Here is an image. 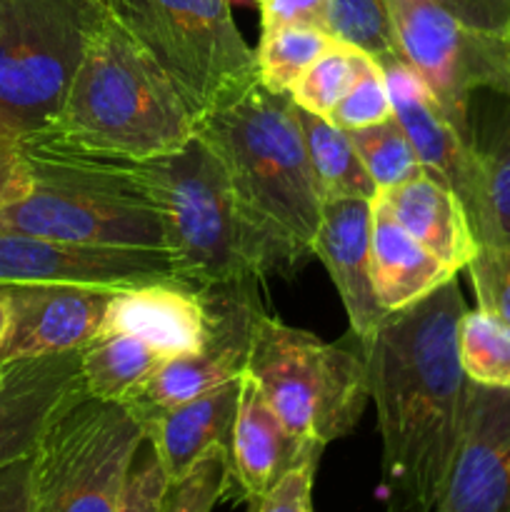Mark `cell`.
Segmentation results:
<instances>
[{
  "label": "cell",
  "instance_id": "cell-19",
  "mask_svg": "<svg viewBox=\"0 0 510 512\" xmlns=\"http://www.w3.org/2000/svg\"><path fill=\"white\" fill-rule=\"evenodd\" d=\"M80 388V350L5 365L0 370V468L33 453L50 418Z\"/></svg>",
  "mask_w": 510,
  "mask_h": 512
},
{
  "label": "cell",
  "instance_id": "cell-7",
  "mask_svg": "<svg viewBox=\"0 0 510 512\" xmlns=\"http://www.w3.org/2000/svg\"><path fill=\"white\" fill-rule=\"evenodd\" d=\"M105 15V0H0V138L55 123Z\"/></svg>",
  "mask_w": 510,
  "mask_h": 512
},
{
  "label": "cell",
  "instance_id": "cell-3",
  "mask_svg": "<svg viewBox=\"0 0 510 512\" xmlns=\"http://www.w3.org/2000/svg\"><path fill=\"white\" fill-rule=\"evenodd\" d=\"M193 133L175 85L108 8L58 118L40 135L100 158L150 160L180 150Z\"/></svg>",
  "mask_w": 510,
  "mask_h": 512
},
{
  "label": "cell",
  "instance_id": "cell-34",
  "mask_svg": "<svg viewBox=\"0 0 510 512\" xmlns=\"http://www.w3.org/2000/svg\"><path fill=\"white\" fill-rule=\"evenodd\" d=\"M168 483L170 480L165 475L163 463H160L153 443L145 438L133 460V470H130L120 512H160Z\"/></svg>",
  "mask_w": 510,
  "mask_h": 512
},
{
  "label": "cell",
  "instance_id": "cell-11",
  "mask_svg": "<svg viewBox=\"0 0 510 512\" xmlns=\"http://www.w3.org/2000/svg\"><path fill=\"white\" fill-rule=\"evenodd\" d=\"M208 308V335L198 353L168 358L130 395L125 408L140 425L200 398L230 380L243 378L253 348L255 325L265 313L258 278L200 285Z\"/></svg>",
  "mask_w": 510,
  "mask_h": 512
},
{
  "label": "cell",
  "instance_id": "cell-21",
  "mask_svg": "<svg viewBox=\"0 0 510 512\" xmlns=\"http://www.w3.org/2000/svg\"><path fill=\"white\" fill-rule=\"evenodd\" d=\"M238 403L240 378L188 400L145 425V438L153 443L170 483L188 475L215 450L228 453Z\"/></svg>",
  "mask_w": 510,
  "mask_h": 512
},
{
  "label": "cell",
  "instance_id": "cell-10",
  "mask_svg": "<svg viewBox=\"0 0 510 512\" xmlns=\"http://www.w3.org/2000/svg\"><path fill=\"white\" fill-rule=\"evenodd\" d=\"M388 8L403 60L473 143V95L490 90L510 98V33L473 28L425 0H388Z\"/></svg>",
  "mask_w": 510,
  "mask_h": 512
},
{
  "label": "cell",
  "instance_id": "cell-15",
  "mask_svg": "<svg viewBox=\"0 0 510 512\" xmlns=\"http://www.w3.org/2000/svg\"><path fill=\"white\" fill-rule=\"evenodd\" d=\"M380 65L393 103V118L413 145L420 165L430 178L458 195L470 218L478 198V160L473 143L455 130L425 80L403 58Z\"/></svg>",
  "mask_w": 510,
  "mask_h": 512
},
{
  "label": "cell",
  "instance_id": "cell-27",
  "mask_svg": "<svg viewBox=\"0 0 510 512\" xmlns=\"http://www.w3.org/2000/svg\"><path fill=\"white\" fill-rule=\"evenodd\" d=\"M460 368L470 383L510 388V325L483 308L465 310L458 325Z\"/></svg>",
  "mask_w": 510,
  "mask_h": 512
},
{
  "label": "cell",
  "instance_id": "cell-38",
  "mask_svg": "<svg viewBox=\"0 0 510 512\" xmlns=\"http://www.w3.org/2000/svg\"><path fill=\"white\" fill-rule=\"evenodd\" d=\"M0 512H33V453L0 468Z\"/></svg>",
  "mask_w": 510,
  "mask_h": 512
},
{
  "label": "cell",
  "instance_id": "cell-22",
  "mask_svg": "<svg viewBox=\"0 0 510 512\" xmlns=\"http://www.w3.org/2000/svg\"><path fill=\"white\" fill-rule=\"evenodd\" d=\"M393 210L395 220L423 245L458 273L468 268L478 253L473 225L458 195L428 173L415 175L408 183L378 193Z\"/></svg>",
  "mask_w": 510,
  "mask_h": 512
},
{
  "label": "cell",
  "instance_id": "cell-1",
  "mask_svg": "<svg viewBox=\"0 0 510 512\" xmlns=\"http://www.w3.org/2000/svg\"><path fill=\"white\" fill-rule=\"evenodd\" d=\"M465 310L453 278L420 303L385 315L365 348L390 512H430L448 475L468 390L458 355Z\"/></svg>",
  "mask_w": 510,
  "mask_h": 512
},
{
  "label": "cell",
  "instance_id": "cell-13",
  "mask_svg": "<svg viewBox=\"0 0 510 512\" xmlns=\"http://www.w3.org/2000/svg\"><path fill=\"white\" fill-rule=\"evenodd\" d=\"M430 512H510V388L468 380L463 428Z\"/></svg>",
  "mask_w": 510,
  "mask_h": 512
},
{
  "label": "cell",
  "instance_id": "cell-4",
  "mask_svg": "<svg viewBox=\"0 0 510 512\" xmlns=\"http://www.w3.org/2000/svg\"><path fill=\"white\" fill-rule=\"evenodd\" d=\"M18 145L30 183L0 208V225L63 243L168 253L163 218L128 160L80 153L48 135Z\"/></svg>",
  "mask_w": 510,
  "mask_h": 512
},
{
  "label": "cell",
  "instance_id": "cell-35",
  "mask_svg": "<svg viewBox=\"0 0 510 512\" xmlns=\"http://www.w3.org/2000/svg\"><path fill=\"white\" fill-rule=\"evenodd\" d=\"M318 458L295 465L283 475L258 503H250V512H315L313 510V480Z\"/></svg>",
  "mask_w": 510,
  "mask_h": 512
},
{
  "label": "cell",
  "instance_id": "cell-20",
  "mask_svg": "<svg viewBox=\"0 0 510 512\" xmlns=\"http://www.w3.org/2000/svg\"><path fill=\"white\" fill-rule=\"evenodd\" d=\"M370 275L380 308L385 313L405 310L458 278L450 265L423 248L380 195L373 198L370 215Z\"/></svg>",
  "mask_w": 510,
  "mask_h": 512
},
{
  "label": "cell",
  "instance_id": "cell-40",
  "mask_svg": "<svg viewBox=\"0 0 510 512\" xmlns=\"http://www.w3.org/2000/svg\"><path fill=\"white\" fill-rule=\"evenodd\" d=\"M8 323H10V305H8V298H5L3 288H0V348H3L5 333H8Z\"/></svg>",
  "mask_w": 510,
  "mask_h": 512
},
{
  "label": "cell",
  "instance_id": "cell-14",
  "mask_svg": "<svg viewBox=\"0 0 510 512\" xmlns=\"http://www.w3.org/2000/svg\"><path fill=\"white\" fill-rule=\"evenodd\" d=\"M10 323L0 348V368L18 360L83 350L98 335L115 290L58 283H0Z\"/></svg>",
  "mask_w": 510,
  "mask_h": 512
},
{
  "label": "cell",
  "instance_id": "cell-6",
  "mask_svg": "<svg viewBox=\"0 0 510 512\" xmlns=\"http://www.w3.org/2000/svg\"><path fill=\"white\" fill-rule=\"evenodd\" d=\"M353 335L325 343L308 330L260 315L245 373L258 383L290 435L325 448L358 425L370 400L365 350Z\"/></svg>",
  "mask_w": 510,
  "mask_h": 512
},
{
  "label": "cell",
  "instance_id": "cell-32",
  "mask_svg": "<svg viewBox=\"0 0 510 512\" xmlns=\"http://www.w3.org/2000/svg\"><path fill=\"white\" fill-rule=\"evenodd\" d=\"M228 493V453L215 450L188 475L168 483L160 512H213Z\"/></svg>",
  "mask_w": 510,
  "mask_h": 512
},
{
  "label": "cell",
  "instance_id": "cell-2",
  "mask_svg": "<svg viewBox=\"0 0 510 512\" xmlns=\"http://www.w3.org/2000/svg\"><path fill=\"white\" fill-rule=\"evenodd\" d=\"M195 135L223 163L268 270L293 273L308 263L323 200L290 95L255 83L235 103L195 120Z\"/></svg>",
  "mask_w": 510,
  "mask_h": 512
},
{
  "label": "cell",
  "instance_id": "cell-26",
  "mask_svg": "<svg viewBox=\"0 0 510 512\" xmlns=\"http://www.w3.org/2000/svg\"><path fill=\"white\" fill-rule=\"evenodd\" d=\"M335 43L338 40L318 25L293 23L263 30L255 48L258 83L273 93L288 95L295 80L308 70V65L315 63Z\"/></svg>",
  "mask_w": 510,
  "mask_h": 512
},
{
  "label": "cell",
  "instance_id": "cell-41",
  "mask_svg": "<svg viewBox=\"0 0 510 512\" xmlns=\"http://www.w3.org/2000/svg\"><path fill=\"white\" fill-rule=\"evenodd\" d=\"M228 5L233 8V5H258V0H228Z\"/></svg>",
  "mask_w": 510,
  "mask_h": 512
},
{
  "label": "cell",
  "instance_id": "cell-29",
  "mask_svg": "<svg viewBox=\"0 0 510 512\" xmlns=\"http://www.w3.org/2000/svg\"><path fill=\"white\" fill-rule=\"evenodd\" d=\"M328 33L340 43L373 55L378 63L403 58L388 0H330Z\"/></svg>",
  "mask_w": 510,
  "mask_h": 512
},
{
  "label": "cell",
  "instance_id": "cell-43",
  "mask_svg": "<svg viewBox=\"0 0 510 512\" xmlns=\"http://www.w3.org/2000/svg\"><path fill=\"white\" fill-rule=\"evenodd\" d=\"M0 370H3V368H0Z\"/></svg>",
  "mask_w": 510,
  "mask_h": 512
},
{
  "label": "cell",
  "instance_id": "cell-16",
  "mask_svg": "<svg viewBox=\"0 0 510 512\" xmlns=\"http://www.w3.org/2000/svg\"><path fill=\"white\" fill-rule=\"evenodd\" d=\"M320 453L323 448L290 435L258 383L243 373L238 415L228 448L225 500L258 503L288 470L310 458H320Z\"/></svg>",
  "mask_w": 510,
  "mask_h": 512
},
{
  "label": "cell",
  "instance_id": "cell-8",
  "mask_svg": "<svg viewBox=\"0 0 510 512\" xmlns=\"http://www.w3.org/2000/svg\"><path fill=\"white\" fill-rule=\"evenodd\" d=\"M105 3L168 75L193 120L235 103L258 83L255 50L240 35L228 0Z\"/></svg>",
  "mask_w": 510,
  "mask_h": 512
},
{
  "label": "cell",
  "instance_id": "cell-30",
  "mask_svg": "<svg viewBox=\"0 0 510 512\" xmlns=\"http://www.w3.org/2000/svg\"><path fill=\"white\" fill-rule=\"evenodd\" d=\"M348 135L358 150L360 160H363L365 170L378 185V193L398 188V185L413 180L415 175L425 173L413 145L405 138L403 128L395 118L368 125V128L350 130Z\"/></svg>",
  "mask_w": 510,
  "mask_h": 512
},
{
  "label": "cell",
  "instance_id": "cell-25",
  "mask_svg": "<svg viewBox=\"0 0 510 512\" xmlns=\"http://www.w3.org/2000/svg\"><path fill=\"white\" fill-rule=\"evenodd\" d=\"M298 118L320 200H373L378 195V185L365 170L350 135L323 115L308 113V110L298 108Z\"/></svg>",
  "mask_w": 510,
  "mask_h": 512
},
{
  "label": "cell",
  "instance_id": "cell-42",
  "mask_svg": "<svg viewBox=\"0 0 510 512\" xmlns=\"http://www.w3.org/2000/svg\"><path fill=\"white\" fill-rule=\"evenodd\" d=\"M248 512H250V508H248Z\"/></svg>",
  "mask_w": 510,
  "mask_h": 512
},
{
  "label": "cell",
  "instance_id": "cell-17",
  "mask_svg": "<svg viewBox=\"0 0 510 512\" xmlns=\"http://www.w3.org/2000/svg\"><path fill=\"white\" fill-rule=\"evenodd\" d=\"M370 215L373 200H323L313 240V258L325 265L338 288L350 320V335L358 338L363 350L388 315L375 298L370 275Z\"/></svg>",
  "mask_w": 510,
  "mask_h": 512
},
{
  "label": "cell",
  "instance_id": "cell-39",
  "mask_svg": "<svg viewBox=\"0 0 510 512\" xmlns=\"http://www.w3.org/2000/svg\"><path fill=\"white\" fill-rule=\"evenodd\" d=\"M28 168L15 140L0 138V208L23 198L28 190Z\"/></svg>",
  "mask_w": 510,
  "mask_h": 512
},
{
  "label": "cell",
  "instance_id": "cell-31",
  "mask_svg": "<svg viewBox=\"0 0 510 512\" xmlns=\"http://www.w3.org/2000/svg\"><path fill=\"white\" fill-rule=\"evenodd\" d=\"M388 118H393V103H390L388 85H385L383 65L373 55H368L353 88L335 105L328 120L345 133H350V130L383 123Z\"/></svg>",
  "mask_w": 510,
  "mask_h": 512
},
{
  "label": "cell",
  "instance_id": "cell-23",
  "mask_svg": "<svg viewBox=\"0 0 510 512\" xmlns=\"http://www.w3.org/2000/svg\"><path fill=\"white\" fill-rule=\"evenodd\" d=\"M478 198L470 210L478 248H510V113L483 135L473 130Z\"/></svg>",
  "mask_w": 510,
  "mask_h": 512
},
{
  "label": "cell",
  "instance_id": "cell-9",
  "mask_svg": "<svg viewBox=\"0 0 510 512\" xmlns=\"http://www.w3.org/2000/svg\"><path fill=\"white\" fill-rule=\"evenodd\" d=\"M143 440V425L125 405L80 388L33 450V512H120Z\"/></svg>",
  "mask_w": 510,
  "mask_h": 512
},
{
  "label": "cell",
  "instance_id": "cell-33",
  "mask_svg": "<svg viewBox=\"0 0 510 512\" xmlns=\"http://www.w3.org/2000/svg\"><path fill=\"white\" fill-rule=\"evenodd\" d=\"M468 273L478 308L510 325V248H478Z\"/></svg>",
  "mask_w": 510,
  "mask_h": 512
},
{
  "label": "cell",
  "instance_id": "cell-18",
  "mask_svg": "<svg viewBox=\"0 0 510 512\" xmlns=\"http://www.w3.org/2000/svg\"><path fill=\"white\" fill-rule=\"evenodd\" d=\"M98 335H133L165 360L198 353L208 335L203 290L183 280H158L115 290Z\"/></svg>",
  "mask_w": 510,
  "mask_h": 512
},
{
  "label": "cell",
  "instance_id": "cell-28",
  "mask_svg": "<svg viewBox=\"0 0 510 512\" xmlns=\"http://www.w3.org/2000/svg\"><path fill=\"white\" fill-rule=\"evenodd\" d=\"M368 53L353 48V45L335 43L333 48L325 50L315 63L308 65L303 75L290 88V100L298 105L300 110L308 113L323 115L328 118L333 113L335 105L345 98L350 88H353L355 78L363 70Z\"/></svg>",
  "mask_w": 510,
  "mask_h": 512
},
{
  "label": "cell",
  "instance_id": "cell-36",
  "mask_svg": "<svg viewBox=\"0 0 510 512\" xmlns=\"http://www.w3.org/2000/svg\"><path fill=\"white\" fill-rule=\"evenodd\" d=\"M328 5L330 0H258L260 25L263 30L280 28V25H318L328 30Z\"/></svg>",
  "mask_w": 510,
  "mask_h": 512
},
{
  "label": "cell",
  "instance_id": "cell-12",
  "mask_svg": "<svg viewBox=\"0 0 510 512\" xmlns=\"http://www.w3.org/2000/svg\"><path fill=\"white\" fill-rule=\"evenodd\" d=\"M158 280H178L173 260L163 250L63 243L0 225V283H58L120 290Z\"/></svg>",
  "mask_w": 510,
  "mask_h": 512
},
{
  "label": "cell",
  "instance_id": "cell-37",
  "mask_svg": "<svg viewBox=\"0 0 510 512\" xmlns=\"http://www.w3.org/2000/svg\"><path fill=\"white\" fill-rule=\"evenodd\" d=\"M463 23L493 33H510V0H425Z\"/></svg>",
  "mask_w": 510,
  "mask_h": 512
},
{
  "label": "cell",
  "instance_id": "cell-5",
  "mask_svg": "<svg viewBox=\"0 0 510 512\" xmlns=\"http://www.w3.org/2000/svg\"><path fill=\"white\" fill-rule=\"evenodd\" d=\"M128 168L163 218L178 280L200 288L270 273L223 163L203 138L193 133L180 150L128 160Z\"/></svg>",
  "mask_w": 510,
  "mask_h": 512
},
{
  "label": "cell",
  "instance_id": "cell-24",
  "mask_svg": "<svg viewBox=\"0 0 510 512\" xmlns=\"http://www.w3.org/2000/svg\"><path fill=\"white\" fill-rule=\"evenodd\" d=\"M163 355L133 335H98L80 350L83 393L125 403L163 363Z\"/></svg>",
  "mask_w": 510,
  "mask_h": 512
}]
</instances>
